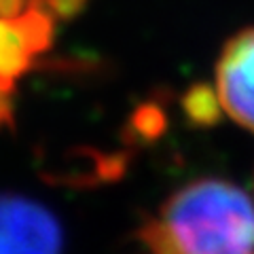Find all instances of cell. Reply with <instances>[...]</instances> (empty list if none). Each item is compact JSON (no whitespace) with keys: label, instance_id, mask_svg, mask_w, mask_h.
I'll return each mask as SVG.
<instances>
[{"label":"cell","instance_id":"obj_2","mask_svg":"<svg viewBox=\"0 0 254 254\" xmlns=\"http://www.w3.org/2000/svg\"><path fill=\"white\" fill-rule=\"evenodd\" d=\"M58 218L23 195L0 193V254H62Z\"/></svg>","mask_w":254,"mask_h":254},{"label":"cell","instance_id":"obj_3","mask_svg":"<svg viewBox=\"0 0 254 254\" xmlns=\"http://www.w3.org/2000/svg\"><path fill=\"white\" fill-rule=\"evenodd\" d=\"M214 85L222 113L254 131V28L237 32L222 47Z\"/></svg>","mask_w":254,"mask_h":254},{"label":"cell","instance_id":"obj_1","mask_svg":"<svg viewBox=\"0 0 254 254\" xmlns=\"http://www.w3.org/2000/svg\"><path fill=\"white\" fill-rule=\"evenodd\" d=\"M140 242L150 254H254V201L229 180H193L161 203Z\"/></svg>","mask_w":254,"mask_h":254},{"label":"cell","instance_id":"obj_4","mask_svg":"<svg viewBox=\"0 0 254 254\" xmlns=\"http://www.w3.org/2000/svg\"><path fill=\"white\" fill-rule=\"evenodd\" d=\"M55 19H72L83 11L87 0H45Z\"/></svg>","mask_w":254,"mask_h":254},{"label":"cell","instance_id":"obj_5","mask_svg":"<svg viewBox=\"0 0 254 254\" xmlns=\"http://www.w3.org/2000/svg\"><path fill=\"white\" fill-rule=\"evenodd\" d=\"M13 93H15V91L0 89V129H13V127H15Z\"/></svg>","mask_w":254,"mask_h":254}]
</instances>
